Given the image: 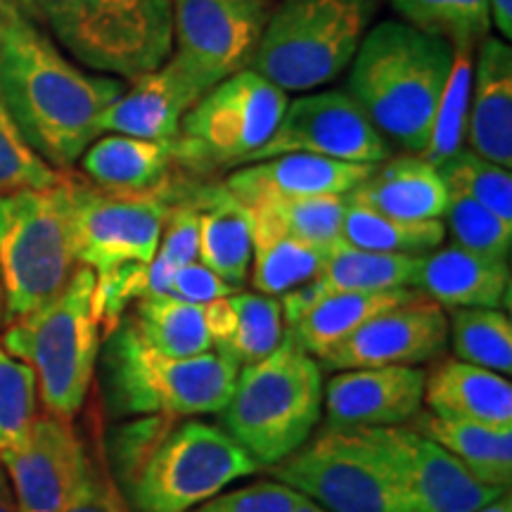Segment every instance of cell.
I'll return each mask as SVG.
<instances>
[{
	"mask_svg": "<svg viewBox=\"0 0 512 512\" xmlns=\"http://www.w3.org/2000/svg\"><path fill=\"white\" fill-rule=\"evenodd\" d=\"M126 86L114 76L88 74L10 0L0 3V98L53 169L69 171L79 162Z\"/></svg>",
	"mask_w": 512,
	"mask_h": 512,
	"instance_id": "1",
	"label": "cell"
},
{
	"mask_svg": "<svg viewBox=\"0 0 512 512\" xmlns=\"http://www.w3.org/2000/svg\"><path fill=\"white\" fill-rule=\"evenodd\" d=\"M349 67L347 93L384 140L422 155L451 76V43L401 19H384L366 31Z\"/></svg>",
	"mask_w": 512,
	"mask_h": 512,
	"instance_id": "2",
	"label": "cell"
},
{
	"mask_svg": "<svg viewBox=\"0 0 512 512\" xmlns=\"http://www.w3.org/2000/svg\"><path fill=\"white\" fill-rule=\"evenodd\" d=\"M238 373V363L216 349L183 358L152 349L131 318H121L107 332L102 349V387L117 418L183 420L221 413Z\"/></svg>",
	"mask_w": 512,
	"mask_h": 512,
	"instance_id": "3",
	"label": "cell"
},
{
	"mask_svg": "<svg viewBox=\"0 0 512 512\" xmlns=\"http://www.w3.org/2000/svg\"><path fill=\"white\" fill-rule=\"evenodd\" d=\"M76 62L126 83L174 53L171 0H10Z\"/></svg>",
	"mask_w": 512,
	"mask_h": 512,
	"instance_id": "4",
	"label": "cell"
},
{
	"mask_svg": "<svg viewBox=\"0 0 512 512\" xmlns=\"http://www.w3.org/2000/svg\"><path fill=\"white\" fill-rule=\"evenodd\" d=\"M95 273L76 271L64 290L29 316L12 320L0 344L36 373L46 413L74 420L88 399L102 347V325L93 304Z\"/></svg>",
	"mask_w": 512,
	"mask_h": 512,
	"instance_id": "5",
	"label": "cell"
},
{
	"mask_svg": "<svg viewBox=\"0 0 512 512\" xmlns=\"http://www.w3.org/2000/svg\"><path fill=\"white\" fill-rule=\"evenodd\" d=\"M323 368L285 335L264 361L245 366L223 408V430L264 470L311 439L323 413Z\"/></svg>",
	"mask_w": 512,
	"mask_h": 512,
	"instance_id": "6",
	"label": "cell"
},
{
	"mask_svg": "<svg viewBox=\"0 0 512 512\" xmlns=\"http://www.w3.org/2000/svg\"><path fill=\"white\" fill-rule=\"evenodd\" d=\"M261 470L223 427L166 420L138 463L114 482L136 512H190Z\"/></svg>",
	"mask_w": 512,
	"mask_h": 512,
	"instance_id": "7",
	"label": "cell"
},
{
	"mask_svg": "<svg viewBox=\"0 0 512 512\" xmlns=\"http://www.w3.org/2000/svg\"><path fill=\"white\" fill-rule=\"evenodd\" d=\"M380 0H278L247 69L285 93H311L349 69Z\"/></svg>",
	"mask_w": 512,
	"mask_h": 512,
	"instance_id": "8",
	"label": "cell"
},
{
	"mask_svg": "<svg viewBox=\"0 0 512 512\" xmlns=\"http://www.w3.org/2000/svg\"><path fill=\"white\" fill-rule=\"evenodd\" d=\"M79 266L62 181L46 190L0 195V285L5 323L19 320L64 290Z\"/></svg>",
	"mask_w": 512,
	"mask_h": 512,
	"instance_id": "9",
	"label": "cell"
},
{
	"mask_svg": "<svg viewBox=\"0 0 512 512\" xmlns=\"http://www.w3.org/2000/svg\"><path fill=\"white\" fill-rule=\"evenodd\" d=\"M287 102L285 91L252 69L230 74L183 117L174 159L195 171L249 164L271 140Z\"/></svg>",
	"mask_w": 512,
	"mask_h": 512,
	"instance_id": "10",
	"label": "cell"
},
{
	"mask_svg": "<svg viewBox=\"0 0 512 512\" xmlns=\"http://www.w3.org/2000/svg\"><path fill=\"white\" fill-rule=\"evenodd\" d=\"M271 472L328 512H403L392 470L366 430H323Z\"/></svg>",
	"mask_w": 512,
	"mask_h": 512,
	"instance_id": "11",
	"label": "cell"
},
{
	"mask_svg": "<svg viewBox=\"0 0 512 512\" xmlns=\"http://www.w3.org/2000/svg\"><path fill=\"white\" fill-rule=\"evenodd\" d=\"M64 190L79 266L105 273L155 259L164 221L174 207L169 188L147 195H117L64 171Z\"/></svg>",
	"mask_w": 512,
	"mask_h": 512,
	"instance_id": "12",
	"label": "cell"
},
{
	"mask_svg": "<svg viewBox=\"0 0 512 512\" xmlns=\"http://www.w3.org/2000/svg\"><path fill=\"white\" fill-rule=\"evenodd\" d=\"M278 0H171L174 55L207 86L249 67Z\"/></svg>",
	"mask_w": 512,
	"mask_h": 512,
	"instance_id": "13",
	"label": "cell"
},
{
	"mask_svg": "<svg viewBox=\"0 0 512 512\" xmlns=\"http://www.w3.org/2000/svg\"><path fill=\"white\" fill-rule=\"evenodd\" d=\"M392 470L403 512H477L505 489L489 486L432 439L406 425L366 430Z\"/></svg>",
	"mask_w": 512,
	"mask_h": 512,
	"instance_id": "14",
	"label": "cell"
},
{
	"mask_svg": "<svg viewBox=\"0 0 512 512\" xmlns=\"http://www.w3.org/2000/svg\"><path fill=\"white\" fill-rule=\"evenodd\" d=\"M294 152L349 164H380L392 157L387 140L347 91L302 93L287 102L271 140L249 164Z\"/></svg>",
	"mask_w": 512,
	"mask_h": 512,
	"instance_id": "15",
	"label": "cell"
},
{
	"mask_svg": "<svg viewBox=\"0 0 512 512\" xmlns=\"http://www.w3.org/2000/svg\"><path fill=\"white\" fill-rule=\"evenodd\" d=\"M446 344V311L420 294L411 302L370 318L354 335L325 351L318 363L332 373L354 368L420 366L437 358Z\"/></svg>",
	"mask_w": 512,
	"mask_h": 512,
	"instance_id": "16",
	"label": "cell"
},
{
	"mask_svg": "<svg viewBox=\"0 0 512 512\" xmlns=\"http://www.w3.org/2000/svg\"><path fill=\"white\" fill-rule=\"evenodd\" d=\"M83 458L72 420L36 415L22 439L0 451L19 512H62Z\"/></svg>",
	"mask_w": 512,
	"mask_h": 512,
	"instance_id": "17",
	"label": "cell"
},
{
	"mask_svg": "<svg viewBox=\"0 0 512 512\" xmlns=\"http://www.w3.org/2000/svg\"><path fill=\"white\" fill-rule=\"evenodd\" d=\"M418 366L339 370L323 384L325 430H380L411 422L425 406Z\"/></svg>",
	"mask_w": 512,
	"mask_h": 512,
	"instance_id": "18",
	"label": "cell"
},
{
	"mask_svg": "<svg viewBox=\"0 0 512 512\" xmlns=\"http://www.w3.org/2000/svg\"><path fill=\"white\" fill-rule=\"evenodd\" d=\"M209 91L211 86L171 53L155 72L128 83L100 117L98 133L174 143L185 114Z\"/></svg>",
	"mask_w": 512,
	"mask_h": 512,
	"instance_id": "19",
	"label": "cell"
},
{
	"mask_svg": "<svg viewBox=\"0 0 512 512\" xmlns=\"http://www.w3.org/2000/svg\"><path fill=\"white\" fill-rule=\"evenodd\" d=\"M375 164H349L337 159L304 155H280L238 166L226 178L223 188L247 204L273 200V197H309V195H349L370 174Z\"/></svg>",
	"mask_w": 512,
	"mask_h": 512,
	"instance_id": "20",
	"label": "cell"
},
{
	"mask_svg": "<svg viewBox=\"0 0 512 512\" xmlns=\"http://www.w3.org/2000/svg\"><path fill=\"white\" fill-rule=\"evenodd\" d=\"M465 138L475 155L512 166V50L498 36L477 46Z\"/></svg>",
	"mask_w": 512,
	"mask_h": 512,
	"instance_id": "21",
	"label": "cell"
},
{
	"mask_svg": "<svg viewBox=\"0 0 512 512\" xmlns=\"http://www.w3.org/2000/svg\"><path fill=\"white\" fill-rule=\"evenodd\" d=\"M418 287L441 309H498L510 297V264L460 245L422 256Z\"/></svg>",
	"mask_w": 512,
	"mask_h": 512,
	"instance_id": "22",
	"label": "cell"
},
{
	"mask_svg": "<svg viewBox=\"0 0 512 512\" xmlns=\"http://www.w3.org/2000/svg\"><path fill=\"white\" fill-rule=\"evenodd\" d=\"M344 200L389 219L434 221L444 216L448 190L437 166L420 155H403L375 164Z\"/></svg>",
	"mask_w": 512,
	"mask_h": 512,
	"instance_id": "23",
	"label": "cell"
},
{
	"mask_svg": "<svg viewBox=\"0 0 512 512\" xmlns=\"http://www.w3.org/2000/svg\"><path fill=\"white\" fill-rule=\"evenodd\" d=\"M211 349L238 366L264 361L285 339L283 304L259 292H233L202 306Z\"/></svg>",
	"mask_w": 512,
	"mask_h": 512,
	"instance_id": "24",
	"label": "cell"
},
{
	"mask_svg": "<svg viewBox=\"0 0 512 512\" xmlns=\"http://www.w3.org/2000/svg\"><path fill=\"white\" fill-rule=\"evenodd\" d=\"M432 415L512 427V384L505 375L465 361H444L425 377V399Z\"/></svg>",
	"mask_w": 512,
	"mask_h": 512,
	"instance_id": "25",
	"label": "cell"
},
{
	"mask_svg": "<svg viewBox=\"0 0 512 512\" xmlns=\"http://www.w3.org/2000/svg\"><path fill=\"white\" fill-rule=\"evenodd\" d=\"M79 162L83 174L102 190L147 195L169 188V171L176 159L174 143L107 133L88 145Z\"/></svg>",
	"mask_w": 512,
	"mask_h": 512,
	"instance_id": "26",
	"label": "cell"
},
{
	"mask_svg": "<svg viewBox=\"0 0 512 512\" xmlns=\"http://www.w3.org/2000/svg\"><path fill=\"white\" fill-rule=\"evenodd\" d=\"M420 297L413 287H401V290L384 292H335L320 297L309 311L304 313L297 323L285 328V335L304 349L306 354L318 358L337 347L342 339L366 325L370 318L380 316L382 311L394 309V306L411 302Z\"/></svg>",
	"mask_w": 512,
	"mask_h": 512,
	"instance_id": "27",
	"label": "cell"
},
{
	"mask_svg": "<svg viewBox=\"0 0 512 512\" xmlns=\"http://www.w3.org/2000/svg\"><path fill=\"white\" fill-rule=\"evenodd\" d=\"M200 214L197 261L238 290L252 266V228L247 211L226 188H209L192 202Z\"/></svg>",
	"mask_w": 512,
	"mask_h": 512,
	"instance_id": "28",
	"label": "cell"
},
{
	"mask_svg": "<svg viewBox=\"0 0 512 512\" xmlns=\"http://www.w3.org/2000/svg\"><path fill=\"white\" fill-rule=\"evenodd\" d=\"M252 228V285L266 297H280L311 280L323 266L325 252L287 235L266 211L245 207Z\"/></svg>",
	"mask_w": 512,
	"mask_h": 512,
	"instance_id": "29",
	"label": "cell"
},
{
	"mask_svg": "<svg viewBox=\"0 0 512 512\" xmlns=\"http://www.w3.org/2000/svg\"><path fill=\"white\" fill-rule=\"evenodd\" d=\"M422 437L432 439L475 475L479 482L510 491L512 482V427L479 425L470 420H448L420 415Z\"/></svg>",
	"mask_w": 512,
	"mask_h": 512,
	"instance_id": "30",
	"label": "cell"
},
{
	"mask_svg": "<svg viewBox=\"0 0 512 512\" xmlns=\"http://www.w3.org/2000/svg\"><path fill=\"white\" fill-rule=\"evenodd\" d=\"M420 264L422 256L368 252L342 240L325 252L323 266L313 283L323 297L335 292L401 290L418 283Z\"/></svg>",
	"mask_w": 512,
	"mask_h": 512,
	"instance_id": "31",
	"label": "cell"
},
{
	"mask_svg": "<svg viewBox=\"0 0 512 512\" xmlns=\"http://www.w3.org/2000/svg\"><path fill=\"white\" fill-rule=\"evenodd\" d=\"M131 323L152 349L166 356L183 358L211 351L202 306L188 304L171 294L136 299Z\"/></svg>",
	"mask_w": 512,
	"mask_h": 512,
	"instance_id": "32",
	"label": "cell"
},
{
	"mask_svg": "<svg viewBox=\"0 0 512 512\" xmlns=\"http://www.w3.org/2000/svg\"><path fill=\"white\" fill-rule=\"evenodd\" d=\"M446 238L444 221H401L347 202L342 240L351 247L384 254L425 256Z\"/></svg>",
	"mask_w": 512,
	"mask_h": 512,
	"instance_id": "33",
	"label": "cell"
},
{
	"mask_svg": "<svg viewBox=\"0 0 512 512\" xmlns=\"http://www.w3.org/2000/svg\"><path fill=\"white\" fill-rule=\"evenodd\" d=\"M448 339L458 361L486 368L491 373H512V323L498 309H453L448 318Z\"/></svg>",
	"mask_w": 512,
	"mask_h": 512,
	"instance_id": "34",
	"label": "cell"
},
{
	"mask_svg": "<svg viewBox=\"0 0 512 512\" xmlns=\"http://www.w3.org/2000/svg\"><path fill=\"white\" fill-rule=\"evenodd\" d=\"M247 207L266 211L287 235L323 252L342 242V223L347 211V200L342 195L273 197Z\"/></svg>",
	"mask_w": 512,
	"mask_h": 512,
	"instance_id": "35",
	"label": "cell"
},
{
	"mask_svg": "<svg viewBox=\"0 0 512 512\" xmlns=\"http://www.w3.org/2000/svg\"><path fill=\"white\" fill-rule=\"evenodd\" d=\"M448 192L470 197L503 221L512 223V174L505 166L489 162L472 150H458L437 166Z\"/></svg>",
	"mask_w": 512,
	"mask_h": 512,
	"instance_id": "36",
	"label": "cell"
},
{
	"mask_svg": "<svg viewBox=\"0 0 512 512\" xmlns=\"http://www.w3.org/2000/svg\"><path fill=\"white\" fill-rule=\"evenodd\" d=\"M472 86V53L453 50V67L448 76L446 91L441 95L437 117H434L430 143H427L422 159L432 166H441L448 157L463 150L467 128V105H470Z\"/></svg>",
	"mask_w": 512,
	"mask_h": 512,
	"instance_id": "37",
	"label": "cell"
},
{
	"mask_svg": "<svg viewBox=\"0 0 512 512\" xmlns=\"http://www.w3.org/2000/svg\"><path fill=\"white\" fill-rule=\"evenodd\" d=\"M444 228L453 235L456 245L472 249V252L494 256V259H510L512 249V223L503 221L494 211L472 202L470 197L448 192L444 209Z\"/></svg>",
	"mask_w": 512,
	"mask_h": 512,
	"instance_id": "38",
	"label": "cell"
},
{
	"mask_svg": "<svg viewBox=\"0 0 512 512\" xmlns=\"http://www.w3.org/2000/svg\"><path fill=\"white\" fill-rule=\"evenodd\" d=\"M62 181L57 171L27 143L0 98V195L17 190H46Z\"/></svg>",
	"mask_w": 512,
	"mask_h": 512,
	"instance_id": "39",
	"label": "cell"
},
{
	"mask_svg": "<svg viewBox=\"0 0 512 512\" xmlns=\"http://www.w3.org/2000/svg\"><path fill=\"white\" fill-rule=\"evenodd\" d=\"M36 401V373L0 344V451L27 434L36 420Z\"/></svg>",
	"mask_w": 512,
	"mask_h": 512,
	"instance_id": "40",
	"label": "cell"
},
{
	"mask_svg": "<svg viewBox=\"0 0 512 512\" xmlns=\"http://www.w3.org/2000/svg\"><path fill=\"white\" fill-rule=\"evenodd\" d=\"M62 512H131L102 451L83 444L79 477Z\"/></svg>",
	"mask_w": 512,
	"mask_h": 512,
	"instance_id": "41",
	"label": "cell"
},
{
	"mask_svg": "<svg viewBox=\"0 0 512 512\" xmlns=\"http://www.w3.org/2000/svg\"><path fill=\"white\" fill-rule=\"evenodd\" d=\"M299 498L302 494L278 479H261L240 489L221 491L190 512H294Z\"/></svg>",
	"mask_w": 512,
	"mask_h": 512,
	"instance_id": "42",
	"label": "cell"
},
{
	"mask_svg": "<svg viewBox=\"0 0 512 512\" xmlns=\"http://www.w3.org/2000/svg\"><path fill=\"white\" fill-rule=\"evenodd\" d=\"M197 252H200V214H197V207L192 202L174 204L164 221L157 256L178 268L197 261Z\"/></svg>",
	"mask_w": 512,
	"mask_h": 512,
	"instance_id": "43",
	"label": "cell"
},
{
	"mask_svg": "<svg viewBox=\"0 0 512 512\" xmlns=\"http://www.w3.org/2000/svg\"><path fill=\"white\" fill-rule=\"evenodd\" d=\"M489 0H451L448 8V43L453 50L472 53L489 36Z\"/></svg>",
	"mask_w": 512,
	"mask_h": 512,
	"instance_id": "44",
	"label": "cell"
},
{
	"mask_svg": "<svg viewBox=\"0 0 512 512\" xmlns=\"http://www.w3.org/2000/svg\"><path fill=\"white\" fill-rule=\"evenodd\" d=\"M238 292L235 287H230L226 280H221L214 271H209L207 266L200 261H192V264L178 266L171 278V297L183 299L188 304L204 306L216 299L228 297V294Z\"/></svg>",
	"mask_w": 512,
	"mask_h": 512,
	"instance_id": "45",
	"label": "cell"
},
{
	"mask_svg": "<svg viewBox=\"0 0 512 512\" xmlns=\"http://www.w3.org/2000/svg\"><path fill=\"white\" fill-rule=\"evenodd\" d=\"M401 22L427 31V34L444 36L448 34V8L451 0H389ZM448 41V38H446Z\"/></svg>",
	"mask_w": 512,
	"mask_h": 512,
	"instance_id": "46",
	"label": "cell"
},
{
	"mask_svg": "<svg viewBox=\"0 0 512 512\" xmlns=\"http://www.w3.org/2000/svg\"><path fill=\"white\" fill-rule=\"evenodd\" d=\"M491 8V22L498 29V36H503V41L512 38V0H489Z\"/></svg>",
	"mask_w": 512,
	"mask_h": 512,
	"instance_id": "47",
	"label": "cell"
},
{
	"mask_svg": "<svg viewBox=\"0 0 512 512\" xmlns=\"http://www.w3.org/2000/svg\"><path fill=\"white\" fill-rule=\"evenodd\" d=\"M0 512H19L15 494H12L10 479L5 475L3 467H0Z\"/></svg>",
	"mask_w": 512,
	"mask_h": 512,
	"instance_id": "48",
	"label": "cell"
},
{
	"mask_svg": "<svg viewBox=\"0 0 512 512\" xmlns=\"http://www.w3.org/2000/svg\"><path fill=\"white\" fill-rule=\"evenodd\" d=\"M477 512H512V496H510V491H505V494L498 496L494 503L484 505V508L477 510Z\"/></svg>",
	"mask_w": 512,
	"mask_h": 512,
	"instance_id": "49",
	"label": "cell"
},
{
	"mask_svg": "<svg viewBox=\"0 0 512 512\" xmlns=\"http://www.w3.org/2000/svg\"><path fill=\"white\" fill-rule=\"evenodd\" d=\"M294 512H328L325 508H320L318 503H313V501H309V498H299V503H297V508H294Z\"/></svg>",
	"mask_w": 512,
	"mask_h": 512,
	"instance_id": "50",
	"label": "cell"
},
{
	"mask_svg": "<svg viewBox=\"0 0 512 512\" xmlns=\"http://www.w3.org/2000/svg\"><path fill=\"white\" fill-rule=\"evenodd\" d=\"M5 320V297H3V285H0V323Z\"/></svg>",
	"mask_w": 512,
	"mask_h": 512,
	"instance_id": "51",
	"label": "cell"
},
{
	"mask_svg": "<svg viewBox=\"0 0 512 512\" xmlns=\"http://www.w3.org/2000/svg\"><path fill=\"white\" fill-rule=\"evenodd\" d=\"M0 3H3V0H0Z\"/></svg>",
	"mask_w": 512,
	"mask_h": 512,
	"instance_id": "52",
	"label": "cell"
}]
</instances>
